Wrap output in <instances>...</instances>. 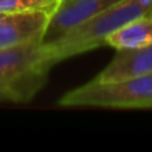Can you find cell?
<instances>
[{"instance_id":"obj_1","label":"cell","mask_w":152,"mask_h":152,"mask_svg":"<svg viewBox=\"0 0 152 152\" xmlns=\"http://www.w3.org/2000/svg\"><path fill=\"white\" fill-rule=\"evenodd\" d=\"M147 15L135 0H123L77 26L59 40L45 45L53 64L71 56L105 45V37L121 26Z\"/></svg>"},{"instance_id":"obj_2","label":"cell","mask_w":152,"mask_h":152,"mask_svg":"<svg viewBox=\"0 0 152 152\" xmlns=\"http://www.w3.org/2000/svg\"><path fill=\"white\" fill-rule=\"evenodd\" d=\"M60 107L152 108V75L99 81L96 79L64 94Z\"/></svg>"},{"instance_id":"obj_3","label":"cell","mask_w":152,"mask_h":152,"mask_svg":"<svg viewBox=\"0 0 152 152\" xmlns=\"http://www.w3.org/2000/svg\"><path fill=\"white\" fill-rule=\"evenodd\" d=\"M53 66L50 52L42 42L0 50V79L18 80L36 74H47Z\"/></svg>"},{"instance_id":"obj_4","label":"cell","mask_w":152,"mask_h":152,"mask_svg":"<svg viewBox=\"0 0 152 152\" xmlns=\"http://www.w3.org/2000/svg\"><path fill=\"white\" fill-rule=\"evenodd\" d=\"M120 1L123 0H64L48 20L42 44L56 42L88 19Z\"/></svg>"},{"instance_id":"obj_5","label":"cell","mask_w":152,"mask_h":152,"mask_svg":"<svg viewBox=\"0 0 152 152\" xmlns=\"http://www.w3.org/2000/svg\"><path fill=\"white\" fill-rule=\"evenodd\" d=\"M50 16L45 13H13L7 15L0 24V50L42 42Z\"/></svg>"},{"instance_id":"obj_6","label":"cell","mask_w":152,"mask_h":152,"mask_svg":"<svg viewBox=\"0 0 152 152\" xmlns=\"http://www.w3.org/2000/svg\"><path fill=\"white\" fill-rule=\"evenodd\" d=\"M152 75V44L134 50H120L96 76L99 81H116Z\"/></svg>"},{"instance_id":"obj_7","label":"cell","mask_w":152,"mask_h":152,"mask_svg":"<svg viewBox=\"0 0 152 152\" xmlns=\"http://www.w3.org/2000/svg\"><path fill=\"white\" fill-rule=\"evenodd\" d=\"M105 45L120 50H134L152 44V13L143 15L121 26L105 37Z\"/></svg>"},{"instance_id":"obj_8","label":"cell","mask_w":152,"mask_h":152,"mask_svg":"<svg viewBox=\"0 0 152 152\" xmlns=\"http://www.w3.org/2000/svg\"><path fill=\"white\" fill-rule=\"evenodd\" d=\"M47 74H36L18 80H1L0 79V103H26L36 95L44 86Z\"/></svg>"},{"instance_id":"obj_9","label":"cell","mask_w":152,"mask_h":152,"mask_svg":"<svg viewBox=\"0 0 152 152\" xmlns=\"http://www.w3.org/2000/svg\"><path fill=\"white\" fill-rule=\"evenodd\" d=\"M64 0H0V13H45L51 18Z\"/></svg>"},{"instance_id":"obj_10","label":"cell","mask_w":152,"mask_h":152,"mask_svg":"<svg viewBox=\"0 0 152 152\" xmlns=\"http://www.w3.org/2000/svg\"><path fill=\"white\" fill-rule=\"evenodd\" d=\"M135 1L142 5L147 13H152V0H135Z\"/></svg>"},{"instance_id":"obj_11","label":"cell","mask_w":152,"mask_h":152,"mask_svg":"<svg viewBox=\"0 0 152 152\" xmlns=\"http://www.w3.org/2000/svg\"><path fill=\"white\" fill-rule=\"evenodd\" d=\"M7 15H8V13H0V24L4 21V19L7 18Z\"/></svg>"}]
</instances>
